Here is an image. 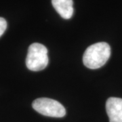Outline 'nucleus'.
I'll return each mask as SVG.
<instances>
[{
    "label": "nucleus",
    "instance_id": "f257e3e1",
    "mask_svg": "<svg viewBox=\"0 0 122 122\" xmlns=\"http://www.w3.org/2000/svg\"><path fill=\"white\" fill-rule=\"evenodd\" d=\"M111 55L110 46L106 42L93 44L86 50L83 56V62L86 67L96 69L104 66Z\"/></svg>",
    "mask_w": 122,
    "mask_h": 122
},
{
    "label": "nucleus",
    "instance_id": "f03ea898",
    "mask_svg": "<svg viewBox=\"0 0 122 122\" xmlns=\"http://www.w3.org/2000/svg\"><path fill=\"white\" fill-rule=\"evenodd\" d=\"M48 49L43 44H32L28 49L26 58V67L32 71L44 69L48 64Z\"/></svg>",
    "mask_w": 122,
    "mask_h": 122
},
{
    "label": "nucleus",
    "instance_id": "7ed1b4c3",
    "mask_svg": "<svg viewBox=\"0 0 122 122\" xmlns=\"http://www.w3.org/2000/svg\"><path fill=\"white\" fill-rule=\"evenodd\" d=\"M32 107L37 112L45 116L62 117L66 115L65 107L57 100L51 98H37L33 102Z\"/></svg>",
    "mask_w": 122,
    "mask_h": 122
},
{
    "label": "nucleus",
    "instance_id": "20e7f679",
    "mask_svg": "<svg viewBox=\"0 0 122 122\" xmlns=\"http://www.w3.org/2000/svg\"><path fill=\"white\" fill-rule=\"evenodd\" d=\"M106 111L110 122H122V98L111 97L106 102Z\"/></svg>",
    "mask_w": 122,
    "mask_h": 122
},
{
    "label": "nucleus",
    "instance_id": "39448f33",
    "mask_svg": "<svg viewBox=\"0 0 122 122\" xmlns=\"http://www.w3.org/2000/svg\"><path fill=\"white\" fill-rule=\"evenodd\" d=\"M52 4L61 17L65 19L72 17L74 12L73 0H52Z\"/></svg>",
    "mask_w": 122,
    "mask_h": 122
},
{
    "label": "nucleus",
    "instance_id": "423d86ee",
    "mask_svg": "<svg viewBox=\"0 0 122 122\" xmlns=\"http://www.w3.org/2000/svg\"><path fill=\"white\" fill-rule=\"evenodd\" d=\"M7 28V22L4 18L0 17V37L4 34Z\"/></svg>",
    "mask_w": 122,
    "mask_h": 122
}]
</instances>
